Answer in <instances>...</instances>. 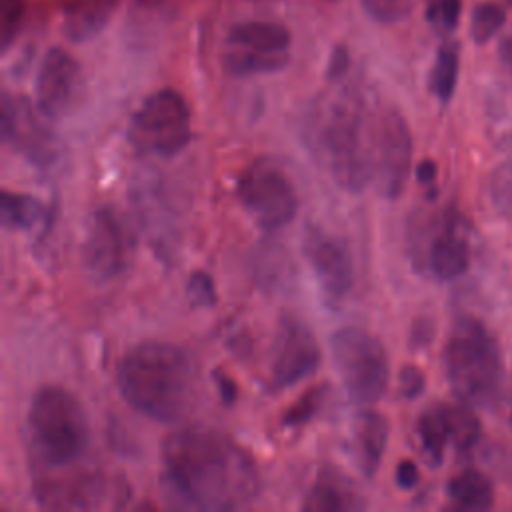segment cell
Wrapping results in <instances>:
<instances>
[{
	"label": "cell",
	"instance_id": "cell-12",
	"mask_svg": "<svg viewBox=\"0 0 512 512\" xmlns=\"http://www.w3.org/2000/svg\"><path fill=\"white\" fill-rule=\"evenodd\" d=\"M320 364L314 332L294 314H282L272 344L270 374L276 388H288L312 376Z\"/></svg>",
	"mask_w": 512,
	"mask_h": 512
},
{
	"label": "cell",
	"instance_id": "cell-6",
	"mask_svg": "<svg viewBox=\"0 0 512 512\" xmlns=\"http://www.w3.org/2000/svg\"><path fill=\"white\" fill-rule=\"evenodd\" d=\"M330 348L348 396L358 404L380 400L390 376L384 344L364 328L344 326L330 336Z\"/></svg>",
	"mask_w": 512,
	"mask_h": 512
},
{
	"label": "cell",
	"instance_id": "cell-22",
	"mask_svg": "<svg viewBox=\"0 0 512 512\" xmlns=\"http://www.w3.org/2000/svg\"><path fill=\"white\" fill-rule=\"evenodd\" d=\"M418 438L422 450L432 466H438L444 458L446 444L450 440V422H448V406L432 404L418 418Z\"/></svg>",
	"mask_w": 512,
	"mask_h": 512
},
{
	"label": "cell",
	"instance_id": "cell-26",
	"mask_svg": "<svg viewBox=\"0 0 512 512\" xmlns=\"http://www.w3.org/2000/svg\"><path fill=\"white\" fill-rule=\"evenodd\" d=\"M448 422H450V440L458 452L470 450L480 436V422L470 410V404L462 402L456 406H448Z\"/></svg>",
	"mask_w": 512,
	"mask_h": 512
},
{
	"label": "cell",
	"instance_id": "cell-29",
	"mask_svg": "<svg viewBox=\"0 0 512 512\" xmlns=\"http://www.w3.org/2000/svg\"><path fill=\"white\" fill-rule=\"evenodd\" d=\"M24 14H26L24 0H2V4H0V22H2L0 40H2L4 52L16 40L20 28H22V22H24Z\"/></svg>",
	"mask_w": 512,
	"mask_h": 512
},
{
	"label": "cell",
	"instance_id": "cell-30",
	"mask_svg": "<svg viewBox=\"0 0 512 512\" xmlns=\"http://www.w3.org/2000/svg\"><path fill=\"white\" fill-rule=\"evenodd\" d=\"M362 6L376 22L392 24L410 14L414 0H362Z\"/></svg>",
	"mask_w": 512,
	"mask_h": 512
},
{
	"label": "cell",
	"instance_id": "cell-11",
	"mask_svg": "<svg viewBox=\"0 0 512 512\" xmlns=\"http://www.w3.org/2000/svg\"><path fill=\"white\" fill-rule=\"evenodd\" d=\"M48 116L22 94L2 96V140L28 162L46 168L58 158V140Z\"/></svg>",
	"mask_w": 512,
	"mask_h": 512
},
{
	"label": "cell",
	"instance_id": "cell-20",
	"mask_svg": "<svg viewBox=\"0 0 512 512\" xmlns=\"http://www.w3.org/2000/svg\"><path fill=\"white\" fill-rule=\"evenodd\" d=\"M428 268L438 280H454L470 266V246L452 230H442L428 248Z\"/></svg>",
	"mask_w": 512,
	"mask_h": 512
},
{
	"label": "cell",
	"instance_id": "cell-9",
	"mask_svg": "<svg viewBox=\"0 0 512 512\" xmlns=\"http://www.w3.org/2000/svg\"><path fill=\"white\" fill-rule=\"evenodd\" d=\"M40 466L34 472V498L44 508L88 510L108 498V478L98 468Z\"/></svg>",
	"mask_w": 512,
	"mask_h": 512
},
{
	"label": "cell",
	"instance_id": "cell-4",
	"mask_svg": "<svg viewBox=\"0 0 512 512\" xmlns=\"http://www.w3.org/2000/svg\"><path fill=\"white\" fill-rule=\"evenodd\" d=\"M444 372L460 402L486 406L500 390L504 362L498 342L476 318H460L442 352Z\"/></svg>",
	"mask_w": 512,
	"mask_h": 512
},
{
	"label": "cell",
	"instance_id": "cell-1",
	"mask_svg": "<svg viewBox=\"0 0 512 512\" xmlns=\"http://www.w3.org/2000/svg\"><path fill=\"white\" fill-rule=\"evenodd\" d=\"M162 462L172 490L202 510L250 506L262 488L252 454L230 434L204 426H184L162 440Z\"/></svg>",
	"mask_w": 512,
	"mask_h": 512
},
{
	"label": "cell",
	"instance_id": "cell-7",
	"mask_svg": "<svg viewBox=\"0 0 512 512\" xmlns=\"http://www.w3.org/2000/svg\"><path fill=\"white\" fill-rule=\"evenodd\" d=\"M190 106L174 88H160L148 94L134 112L128 126V140L148 156H174L192 138Z\"/></svg>",
	"mask_w": 512,
	"mask_h": 512
},
{
	"label": "cell",
	"instance_id": "cell-40",
	"mask_svg": "<svg viewBox=\"0 0 512 512\" xmlns=\"http://www.w3.org/2000/svg\"><path fill=\"white\" fill-rule=\"evenodd\" d=\"M330 2H334V0H330Z\"/></svg>",
	"mask_w": 512,
	"mask_h": 512
},
{
	"label": "cell",
	"instance_id": "cell-18",
	"mask_svg": "<svg viewBox=\"0 0 512 512\" xmlns=\"http://www.w3.org/2000/svg\"><path fill=\"white\" fill-rule=\"evenodd\" d=\"M302 508L310 512H336L364 508V502L342 472L326 468L308 488L302 500Z\"/></svg>",
	"mask_w": 512,
	"mask_h": 512
},
{
	"label": "cell",
	"instance_id": "cell-35",
	"mask_svg": "<svg viewBox=\"0 0 512 512\" xmlns=\"http://www.w3.org/2000/svg\"><path fill=\"white\" fill-rule=\"evenodd\" d=\"M418 482V466L412 460H400L396 466V484L404 490L414 488Z\"/></svg>",
	"mask_w": 512,
	"mask_h": 512
},
{
	"label": "cell",
	"instance_id": "cell-24",
	"mask_svg": "<svg viewBox=\"0 0 512 512\" xmlns=\"http://www.w3.org/2000/svg\"><path fill=\"white\" fill-rule=\"evenodd\" d=\"M288 62H290V56L260 54V52H250V50L232 48V46H226V50L222 54V68L226 70V74L236 76V78L278 72Z\"/></svg>",
	"mask_w": 512,
	"mask_h": 512
},
{
	"label": "cell",
	"instance_id": "cell-34",
	"mask_svg": "<svg viewBox=\"0 0 512 512\" xmlns=\"http://www.w3.org/2000/svg\"><path fill=\"white\" fill-rule=\"evenodd\" d=\"M350 68V52L344 44H336L332 48L328 68H326V78L328 80H340Z\"/></svg>",
	"mask_w": 512,
	"mask_h": 512
},
{
	"label": "cell",
	"instance_id": "cell-14",
	"mask_svg": "<svg viewBox=\"0 0 512 512\" xmlns=\"http://www.w3.org/2000/svg\"><path fill=\"white\" fill-rule=\"evenodd\" d=\"M80 90V62L60 46L48 48L36 74V106L50 120H56L74 108L80 98Z\"/></svg>",
	"mask_w": 512,
	"mask_h": 512
},
{
	"label": "cell",
	"instance_id": "cell-8",
	"mask_svg": "<svg viewBox=\"0 0 512 512\" xmlns=\"http://www.w3.org/2000/svg\"><path fill=\"white\" fill-rule=\"evenodd\" d=\"M236 196L246 214L264 230H278L294 220L298 194L288 174L272 160H254L238 178Z\"/></svg>",
	"mask_w": 512,
	"mask_h": 512
},
{
	"label": "cell",
	"instance_id": "cell-37",
	"mask_svg": "<svg viewBox=\"0 0 512 512\" xmlns=\"http://www.w3.org/2000/svg\"><path fill=\"white\" fill-rule=\"evenodd\" d=\"M214 380H216V386H218V390H220L222 400L234 402V398H236V394H238V388H236L234 380H230V378H228L226 374H222V372H214Z\"/></svg>",
	"mask_w": 512,
	"mask_h": 512
},
{
	"label": "cell",
	"instance_id": "cell-38",
	"mask_svg": "<svg viewBox=\"0 0 512 512\" xmlns=\"http://www.w3.org/2000/svg\"><path fill=\"white\" fill-rule=\"evenodd\" d=\"M436 164L432 160H422L418 166H416V176L422 184H432L436 180Z\"/></svg>",
	"mask_w": 512,
	"mask_h": 512
},
{
	"label": "cell",
	"instance_id": "cell-19",
	"mask_svg": "<svg viewBox=\"0 0 512 512\" xmlns=\"http://www.w3.org/2000/svg\"><path fill=\"white\" fill-rule=\"evenodd\" d=\"M388 420L376 410H362L354 420L356 460L366 478H372L382 462L388 442Z\"/></svg>",
	"mask_w": 512,
	"mask_h": 512
},
{
	"label": "cell",
	"instance_id": "cell-36",
	"mask_svg": "<svg viewBox=\"0 0 512 512\" xmlns=\"http://www.w3.org/2000/svg\"><path fill=\"white\" fill-rule=\"evenodd\" d=\"M432 324L428 318H418L414 322V328H412V344L416 346H426L430 340H432Z\"/></svg>",
	"mask_w": 512,
	"mask_h": 512
},
{
	"label": "cell",
	"instance_id": "cell-32",
	"mask_svg": "<svg viewBox=\"0 0 512 512\" xmlns=\"http://www.w3.org/2000/svg\"><path fill=\"white\" fill-rule=\"evenodd\" d=\"M186 292H188V298L194 306H214L216 304V286H214V280L208 272L204 270H196L188 276V282H186Z\"/></svg>",
	"mask_w": 512,
	"mask_h": 512
},
{
	"label": "cell",
	"instance_id": "cell-15",
	"mask_svg": "<svg viewBox=\"0 0 512 512\" xmlns=\"http://www.w3.org/2000/svg\"><path fill=\"white\" fill-rule=\"evenodd\" d=\"M130 238L120 216L110 208H96L84 240V262L100 280H108L126 268Z\"/></svg>",
	"mask_w": 512,
	"mask_h": 512
},
{
	"label": "cell",
	"instance_id": "cell-10",
	"mask_svg": "<svg viewBox=\"0 0 512 512\" xmlns=\"http://www.w3.org/2000/svg\"><path fill=\"white\" fill-rule=\"evenodd\" d=\"M374 180L386 198L402 194L412 168V134L396 108H386L374 120L372 130Z\"/></svg>",
	"mask_w": 512,
	"mask_h": 512
},
{
	"label": "cell",
	"instance_id": "cell-13",
	"mask_svg": "<svg viewBox=\"0 0 512 512\" xmlns=\"http://www.w3.org/2000/svg\"><path fill=\"white\" fill-rule=\"evenodd\" d=\"M302 250L324 298L334 306L340 304L354 284L352 254L346 242L324 228L310 224L302 238Z\"/></svg>",
	"mask_w": 512,
	"mask_h": 512
},
{
	"label": "cell",
	"instance_id": "cell-33",
	"mask_svg": "<svg viewBox=\"0 0 512 512\" xmlns=\"http://www.w3.org/2000/svg\"><path fill=\"white\" fill-rule=\"evenodd\" d=\"M424 386H426V378H424V372L418 366L406 364V366L400 368L398 390H400L402 398H406V400L418 398L424 392Z\"/></svg>",
	"mask_w": 512,
	"mask_h": 512
},
{
	"label": "cell",
	"instance_id": "cell-28",
	"mask_svg": "<svg viewBox=\"0 0 512 512\" xmlns=\"http://www.w3.org/2000/svg\"><path fill=\"white\" fill-rule=\"evenodd\" d=\"M462 12L460 0H430L426 6V20L438 32H452L458 26Z\"/></svg>",
	"mask_w": 512,
	"mask_h": 512
},
{
	"label": "cell",
	"instance_id": "cell-27",
	"mask_svg": "<svg viewBox=\"0 0 512 512\" xmlns=\"http://www.w3.org/2000/svg\"><path fill=\"white\" fill-rule=\"evenodd\" d=\"M506 12L496 2H480L470 16V36L476 44H486L504 26Z\"/></svg>",
	"mask_w": 512,
	"mask_h": 512
},
{
	"label": "cell",
	"instance_id": "cell-31",
	"mask_svg": "<svg viewBox=\"0 0 512 512\" xmlns=\"http://www.w3.org/2000/svg\"><path fill=\"white\" fill-rule=\"evenodd\" d=\"M324 390L326 388L320 386V388H310L306 394H302L300 400L284 414V426L296 428V426L306 424L316 414V410L320 408L322 398H324Z\"/></svg>",
	"mask_w": 512,
	"mask_h": 512
},
{
	"label": "cell",
	"instance_id": "cell-39",
	"mask_svg": "<svg viewBox=\"0 0 512 512\" xmlns=\"http://www.w3.org/2000/svg\"><path fill=\"white\" fill-rule=\"evenodd\" d=\"M500 58L512 70V36H508L500 42Z\"/></svg>",
	"mask_w": 512,
	"mask_h": 512
},
{
	"label": "cell",
	"instance_id": "cell-17",
	"mask_svg": "<svg viewBox=\"0 0 512 512\" xmlns=\"http://www.w3.org/2000/svg\"><path fill=\"white\" fill-rule=\"evenodd\" d=\"M120 0H68L62 8V32L74 42H88L98 36L114 16Z\"/></svg>",
	"mask_w": 512,
	"mask_h": 512
},
{
	"label": "cell",
	"instance_id": "cell-21",
	"mask_svg": "<svg viewBox=\"0 0 512 512\" xmlns=\"http://www.w3.org/2000/svg\"><path fill=\"white\" fill-rule=\"evenodd\" d=\"M446 494L456 508L462 510H488L494 504L492 480L478 470H462L448 486Z\"/></svg>",
	"mask_w": 512,
	"mask_h": 512
},
{
	"label": "cell",
	"instance_id": "cell-16",
	"mask_svg": "<svg viewBox=\"0 0 512 512\" xmlns=\"http://www.w3.org/2000/svg\"><path fill=\"white\" fill-rule=\"evenodd\" d=\"M290 30L272 20L236 22L226 32V46L272 56H290Z\"/></svg>",
	"mask_w": 512,
	"mask_h": 512
},
{
	"label": "cell",
	"instance_id": "cell-5",
	"mask_svg": "<svg viewBox=\"0 0 512 512\" xmlns=\"http://www.w3.org/2000/svg\"><path fill=\"white\" fill-rule=\"evenodd\" d=\"M28 428L38 466H66L82 458L90 424L80 400L62 386H42L30 402Z\"/></svg>",
	"mask_w": 512,
	"mask_h": 512
},
{
	"label": "cell",
	"instance_id": "cell-2",
	"mask_svg": "<svg viewBox=\"0 0 512 512\" xmlns=\"http://www.w3.org/2000/svg\"><path fill=\"white\" fill-rule=\"evenodd\" d=\"M116 384L136 412L156 422H178L198 402V370L190 354L172 342L134 344L118 362Z\"/></svg>",
	"mask_w": 512,
	"mask_h": 512
},
{
	"label": "cell",
	"instance_id": "cell-25",
	"mask_svg": "<svg viewBox=\"0 0 512 512\" xmlns=\"http://www.w3.org/2000/svg\"><path fill=\"white\" fill-rule=\"evenodd\" d=\"M458 48L454 44H442L436 52L432 70H430V92L440 100L448 102L456 90L458 82Z\"/></svg>",
	"mask_w": 512,
	"mask_h": 512
},
{
	"label": "cell",
	"instance_id": "cell-23",
	"mask_svg": "<svg viewBox=\"0 0 512 512\" xmlns=\"http://www.w3.org/2000/svg\"><path fill=\"white\" fill-rule=\"evenodd\" d=\"M0 214H2V224L12 230H32L46 218V206L22 192H2V202H0Z\"/></svg>",
	"mask_w": 512,
	"mask_h": 512
},
{
	"label": "cell",
	"instance_id": "cell-3",
	"mask_svg": "<svg viewBox=\"0 0 512 512\" xmlns=\"http://www.w3.org/2000/svg\"><path fill=\"white\" fill-rule=\"evenodd\" d=\"M372 130L368 126L364 102L354 92L340 94L316 120L312 142L334 182L360 192L374 178Z\"/></svg>",
	"mask_w": 512,
	"mask_h": 512
}]
</instances>
